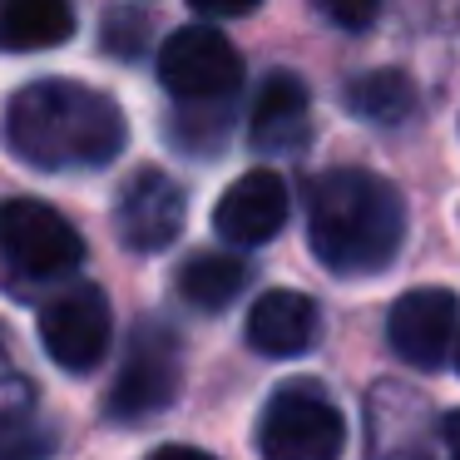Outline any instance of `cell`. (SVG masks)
I'll list each match as a JSON object with an SVG mask.
<instances>
[{"label": "cell", "instance_id": "7c38bea8", "mask_svg": "<svg viewBox=\"0 0 460 460\" xmlns=\"http://www.w3.org/2000/svg\"><path fill=\"white\" fill-rule=\"evenodd\" d=\"M317 337V302L292 288H272L248 312V347L262 357H297Z\"/></svg>", "mask_w": 460, "mask_h": 460}, {"label": "cell", "instance_id": "8fae6325", "mask_svg": "<svg viewBox=\"0 0 460 460\" xmlns=\"http://www.w3.org/2000/svg\"><path fill=\"white\" fill-rule=\"evenodd\" d=\"M312 129V100H307V84L297 75L278 70L262 80L258 104H252V149L262 154H297L307 144Z\"/></svg>", "mask_w": 460, "mask_h": 460}, {"label": "cell", "instance_id": "ffe728a7", "mask_svg": "<svg viewBox=\"0 0 460 460\" xmlns=\"http://www.w3.org/2000/svg\"><path fill=\"white\" fill-rule=\"evenodd\" d=\"M456 367H460V337H456Z\"/></svg>", "mask_w": 460, "mask_h": 460}, {"label": "cell", "instance_id": "d6986e66", "mask_svg": "<svg viewBox=\"0 0 460 460\" xmlns=\"http://www.w3.org/2000/svg\"><path fill=\"white\" fill-rule=\"evenodd\" d=\"M446 446H450V460H460V411L446 416Z\"/></svg>", "mask_w": 460, "mask_h": 460}, {"label": "cell", "instance_id": "8992f818", "mask_svg": "<svg viewBox=\"0 0 460 460\" xmlns=\"http://www.w3.org/2000/svg\"><path fill=\"white\" fill-rule=\"evenodd\" d=\"M110 337H114V312H110V297L90 282L80 288H65L60 297H50L40 307V341L50 351V361L60 371H94L110 351Z\"/></svg>", "mask_w": 460, "mask_h": 460}, {"label": "cell", "instance_id": "5b68a950", "mask_svg": "<svg viewBox=\"0 0 460 460\" xmlns=\"http://www.w3.org/2000/svg\"><path fill=\"white\" fill-rule=\"evenodd\" d=\"M159 80L183 104H218L243 84V55L208 25L173 31L159 50Z\"/></svg>", "mask_w": 460, "mask_h": 460}, {"label": "cell", "instance_id": "ac0fdd59", "mask_svg": "<svg viewBox=\"0 0 460 460\" xmlns=\"http://www.w3.org/2000/svg\"><path fill=\"white\" fill-rule=\"evenodd\" d=\"M149 460H208V456H203V450H193V446H159Z\"/></svg>", "mask_w": 460, "mask_h": 460}, {"label": "cell", "instance_id": "3957f363", "mask_svg": "<svg viewBox=\"0 0 460 460\" xmlns=\"http://www.w3.org/2000/svg\"><path fill=\"white\" fill-rule=\"evenodd\" d=\"M347 420L317 381H288L268 396L258 420L262 460H341Z\"/></svg>", "mask_w": 460, "mask_h": 460}, {"label": "cell", "instance_id": "ba28073f", "mask_svg": "<svg viewBox=\"0 0 460 460\" xmlns=\"http://www.w3.org/2000/svg\"><path fill=\"white\" fill-rule=\"evenodd\" d=\"M183 213H189V199H183L179 183H173L164 169H139L119 193L114 228H119L124 248L159 252L183 233Z\"/></svg>", "mask_w": 460, "mask_h": 460}, {"label": "cell", "instance_id": "7a4b0ae2", "mask_svg": "<svg viewBox=\"0 0 460 460\" xmlns=\"http://www.w3.org/2000/svg\"><path fill=\"white\" fill-rule=\"evenodd\" d=\"M307 238L322 268L367 278L396 258L406 238V203L386 179L367 169H332L312 183Z\"/></svg>", "mask_w": 460, "mask_h": 460}, {"label": "cell", "instance_id": "4fadbf2b", "mask_svg": "<svg viewBox=\"0 0 460 460\" xmlns=\"http://www.w3.org/2000/svg\"><path fill=\"white\" fill-rule=\"evenodd\" d=\"M75 35L70 0H0V50H55Z\"/></svg>", "mask_w": 460, "mask_h": 460}, {"label": "cell", "instance_id": "5bb4252c", "mask_svg": "<svg viewBox=\"0 0 460 460\" xmlns=\"http://www.w3.org/2000/svg\"><path fill=\"white\" fill-rule=\"evenodd\" d=\"M243 282H248V268L233 252H199L179 272V292L203 312H223L243 292Z\"/></svg>", "mask_w": 460, "mask_h": 460}, {"label": "cell", "instance_id": "30bf717a", "mask_svg": "<svg viewBox=\"0 0 460 460\" xmlns=\"http://www.w3.org/2000/svg\"><path fill=\"white\" fill-rule=\"evenodd\" d=\"M282 223H288V183L272 169L243 173L213 208V228L233 248H258V243L278 238Z\"/></svg>", "mask_w": 460, "mask_h": 460}, {"label": "cell", "instance_id": "e0dca14e", "mask_svg": "<svg viewBox=\"0 0 460 460\" xmlns=\"http://www.w3.org/2000/svg\"><path fill=\"white\" fill-rule=\"evenodd\" d=\"M199 15H208V21H233V15H248L258 11L262 0H189Z\"/></svg>", "mask_w": 460, "mask_h": 460}, {"label": "cell", "instance_id": "277c9868", "mask_svg": "<svg viewBox=\"0 0 460 460\" xmlns=\"http://www.w3.org/2000/svg\"><path fill=\"white\" fill-rule=\"evenodd\" d=\"M0 258L21 278H60L84 262V238L50 203L11 199L0 203Z\"/></svg>", "mask_w": 460, "mask_h": 460}, {"label": "cell", "instance_id": "2e32d148", "mask_svg": "<svg viewBox=\"0 0 460 460\" xmlns=\"http://www.w3.org/2000/svg\"><path fill=\"white\" fill-rule=\"evenodd\" d=\"M317 5V15L322 21H332L337 31H367L371 21L381 15V0H312Z\"/></svg>", "mask_w": 460, "mask_h": 460}, {"label": "cell", "instance_id": "52a82bcc", "mask_svg": "<svg viewBox=\"0 0 460 460\" xmlns=\"http://www.w3.org/2000/svg\"><path fill=\"white\" fill-rule=\"evenodd\" d=\"M173 396H179V341L164 327H144L129 341V357L110 391V411L119 420H144L159 416Z\"/></svg>", "mask_w": 460, "mask_h": 460}, {"label": "cell", "instance_id": "6da1fadb", "mask_svg": "<svg viewBox=\"0 0 460 460\" xmlns=\"http://www.w3.org/2000/svg\"><path fill=\"white\" fill-rule=\"evenodd\" d=\"M11 149L35 169H100L119 159L129 124L110 94L75 80H35L5 114Z\"/></svg>", "mask_w": 460, "mask_h": 460}, {"label": "cell", "instance_id": "9a60e30c", "mask_svg": "<svg viewBox=\"0 0 460 460\" xmlns=\"http://www.w3.org/2000/svg\"><path fill=\"white\" fill-rule=\"evenodd\" d=\"M347 104H351V114H361L371 124H401L416 110V84L401 70H371L347 84Z\"/></svg>", "mask_w": 460, "mask_h": 460}, {"label": "cell", "instance_id": "9c48e42d", "mask_svg": "<svg viewBox=\"0 0 460 460\" xmlns=\"http://www.w3.org/2000/svg\"><path fill=\"white\" fill-rule=\"evenodd\" d=\"M456 322H460V302L446 288H416L406 297H396L386 322V337L396 347L401 361L420 371H436L450 357V341H456Z\"/></svg>", "mask_w": 460, "mask_h": 460}]
</instances>
